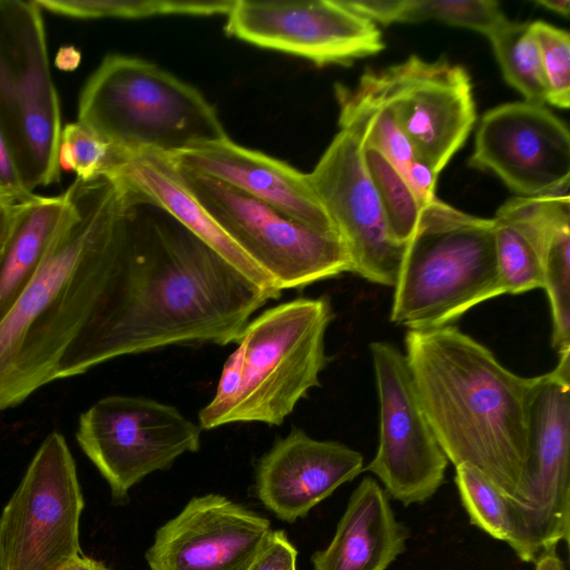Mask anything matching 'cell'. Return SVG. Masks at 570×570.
<instances>
[{
	"label": "cell",
	"mask_w": 570,
	"mask_h": 570,
	"mask_svg": "<svg viewBox=\"0 0 570 570\" xmlns=\"http://www.w3.org/2000/svg\"><path fill=\"white\" fill-rule=\"evenodd\" d=\"M125 196L117 261L56 380L168 345L238 342L250 316L274 298L167 212Z\"/></svg>",
	"instance_id": "1"
},
{
	"label": "cell",
	"mask_w": 570,
	"mask_h": 570,
	"mask_svg": "<svg viewBox=\"0 0 570 570\" xmlns=\"http://www.w3.org/2000/svg\"><path fill=\"white\" fill-rule=\"evenodd\" d=\"M69 213L42 266L0 323V411L56 380L121 248L127 199L104 176L65 190Z\"/></svg>",
	"instance_id": "2"
},
{
	"label": "cell",
	"mask_w": 570,
	"mask_h": 570,
	"mask_svg": "<svg viewBox=\"0 0 570 570\" xmlns=\"http://www.w3.org/2000/svg\"><path fill=\"white\" fill-rule=\"evenodd\" d=\"M404 354L449 462L476 469L513 505H522L530 407L541 375L511 372L454 325L407 331Z\"/></svg>",
	"instance_id": "3"
},
{
	"label": "cell",
	"mask_w": 570,
	"mask_h": 570,
	"mask_svg": "<svg viewBox=\"0 0 570 570\" xmlns=\"http://www.w3.org/2000/svg\"><path fill=\"white\" fill-rule=\"evenodd\" d=\"M394 288L391 321L409 331L452 325L502 295L493 218L466 214L438 197L426 204Z\"/></svg>",
	"instance_id": "4"
},
{
	"label": "cell",
	"mask_w": 570,
	"mask_h": 570,
	"mask_svg": "<svg viewBox=\"0 0 570 570\" xmlns=\"http://www.w3.org/2000/svg\"><path fill=\"white\" fill-rule=\"evenodd\" d=\"M78 121L117 149L173 155L227 138L215 108L157 65L109 55L85 83Z\"/></svg>",
	"instance_id": "5"
},
{
	"label": "cell",
	"mask_w": 570,
	"mask_h": 570,
	"mask_svg": "<svg viewBox=\"0 0 570 570\" xmlns=\"http://www.w3.org/2000/svg\"><path fill=\"white\" fill-rule=\"evenodd\" d=\"M332 317L327 298L302 297L249 321L238 340L244 348L240 384L218 426L281 425L298 401L320 386L328 362L325 333Z\"/></svg>",
	"instance_id": "6"
},
{
	"label": "cell",
	"mask_w": 570,
	"mask_h": 570,
	"mask_svg": "<svg viewBox=\"0 0 570 570\" xmlns=\"http://www.w3.org/2000/svg\"><path fill=\"white\" fill-rule=\"evenodd\" d=\"M0 130L30 193L59 181L60 104L35 0H0Z\"/></svg>",
	"instance_id": "7"
},
{
	"label": "cell",
	"mask_w": 570,
	"mask_h": 570,
	"mask_svg": "<svg viewBox=\"0 0 570 570\" xmlns=\"http://www.w3.org/2000/svg\"><path fill=\"white\" fill-rule=\"evenodd\" d=\"M178 170L188 190L281 292L351 272L338 235L298 223L215 178Z\"/></svg>",
	"instance_id": "8"
},
{
	"label": "cell",
	"mask_w": 570,
	"mask_h": 570,
	"mask_svg": "<svg viewBox=\"0 0 570 570\" xmlns=\"http://www.w3.org/2000/svg\"><path fill=\"white\" fill-rule=\"evenodd\" d=\"M82 509L73 458L52 432L0 515V570H62L81 556Z\"/></svg>",
	"instance_id": "9"
},
{
	"label": "cell",
	"mask_w": 570,
	"mask_h": 570,
	"mask_svg": "<svg viewBox=\"0 0 570 570\" xmlns=\"http://www.w3.org/2000/svg\"><path fill=\"white\" fill-rule=\"evenodd\" d=\"M200 430L175 406L151 399L111 395L81 414L76 438L108 482L112 498L121 501L148 474L168 469L185 453L198 451Z\"/></svg>",
	"instance_id": "10"
},
{
	"label": "cell",
	"mask_w": 570,
	"mask_h": 570,
	"mask_svg": "<svg viewBox=\"0 0 570 570\" xmlns=\"http://www.w3.org/2000/svg\"><path fill=\"white\" fill-rule=\"evenodd\" d=\"M358 83L392 108L416 159L438 176L476 120L466 70L445 59L426 61L413 55L384 70L365 72Z\"/></svg>",
	"instance_id": "11"
},
{
	"label": "cell",
	"mask_w": 570,
	"mask_h": 570,
	"mask_svg": "<svg viewBox=\"0 0 570 570\" xmlns=\"http://www.w3.org/2000/svg\"><path fill=\"white\" fill-rule=\"evenodd\" d=\"M570 352L541 375L529 415L527 501L513 505L523 561L570 535Z\"/></svg>",
	"instance_id": "12"
},
{
	"label": "cell",
	"mask_w": 570,
	"mask_h": 570,
	"mask_svg": "<svg viewBox=\"0 0 570 570\" xmlns=\"http://www.w3.org/2000/svg\"><path fill=\"white\" fill-rule=\"evenodd\" d=\"M380 401L379 448L366 471L405 507L423 503L444 481L449 460L420 404L404 353L370 345Z\"/></svg>",
	"instance_id": "13"
},
{
	"label": "cell",
	"mask_w": 570,
	"mask_h": 570,
	"mask_svg": "<svg viewBox=\"0 0 570 570\" xmlns=\"http://www.w3.org/2000/svg\"><path fill=\"white\" fill-rule=\"evenodd\" d=\"M351 261V273L395 286L406 244L395 240L363 160L361 138L341 129L307 174Z\"/></svg>",
	"instance_id": "14"
},
{
	"label": "cell",
	"mask_w": 570,
	"mask_h": 570,
	"mask_svg": "<svg viewBox=\"0 0 570 570\" xmlns=\"http://www.w3.org/2000/svg\"><path fill=\"white\" fill-rule=\"evenodd\" d=\"M226 16L228 35L318 66L351 65L385 47L377 26L343 0H235Z\"/></svg>",
	"instance_id": "15"
},
{
	"label": "cell",
	"mask_w": 570,
	"mask_h": 570,
	"mask_svg": "<svg viewBox=\"0 0 570 570\" xmlns=\"http://www.w3.org/2000/svg\"><path fill=\"white\" fill-rule=\"evenodd\" d=\"M469 164L494 174L522 197L568 193V127L544 105H499L482 116Z\"/></svg>",
	"instance_id": "16"
},
{
	"label": "cell",
	"mask_w": 570,
	"mask_h": 570,
	"mask_svg": "<svg viewBox=\"0 0 570 570\" xmlns=\"http://www.w3.org/2000/svg\"><path fill=\"white\" fill-rule=\"evenodd\" d=\"M271 531L226 497H195L156 531L146 560L151 570H246Z\"/></svg>",
	"instance_id": "17"
},
{
	"label": "cell",
	"mask_w": 570,
	"mask_h": 570,
	"mask_svg": "<svg viewBox=\"0 0 570 570\" xmlns=\"http://www.w3.org/2000/svg\"><path fill=\"white\" fill-rule=\"evenodd\" d=\"M363 469L360 452L293 428L259 461L256 491L278 519L295 522Z\"/></svg>",
	"instance_id": "18"
},
{
	"label": "cell",
	"mask_w": 570,
	"mask_h": 570,
	"mask_svg": "<svg viewBox=\"0 0 570 570\" xmlns=\"http://www.w3.org/2000/svg\"><path fill=\"white\" fill-rule=\"evenodd\" d=\"M180 168L215 178L316 230L337 234L307 174L228 137L169 155Z\"/></svg>",
	"instance_id": "19"
},
{
	"label": "cell",
	"mask_w": 570,
	"mask_h": 570,
	"mask_svg": "<svg viewBox=\"0 0 570 570\" xmlns=\"http://www.w3.org/2000/svg\"><path fill=\"white\" fill-rule=\"evenodd\" d=\"M101 176L131 198L164 209L274 298L281 295L273 279L233 242L188 190L169 155L154 150H121Z\"/></svg>",
	"instance_id": "20"
},
{
	"label": "cell",
	"mask_w": 570,
	"mask_h": 570,
	"mask_svg": "<svg viewBox=\"0 0 570 570\" xmlns=\"http://www.w3.org/2000/svg\"><path fill=\"white\" fill-rule=\"evenodd\" d=\"M407 538L386 492L366 476L351 494L330 544L312 556L313 569L386 570L404 552Z\"/></svg>",
	"instance_id": "21"
},
{
	"label": "cell",
	"mask_w": 570,
	"mask_h": 570,
	"mask_svg": "<svg viewBox=\"0 0 570 570\" xmlns=\"http://www.w3.org/2000/svg\"><path fill=\"white\" fill-rule=\"evenodd\" d=\"M70 209L63 191L17 203L0 256V323L35 278Z\"/></svg>",
	"instance_id": "22"
},
{
	"label": "cell",
	"mask_w": 570,
	"mask_h": 570,
	"mask_svg": "<svg viewBox=\"0 0 570 570\" xmlns=\"http://www.w3.org/2000/svg\"><path fill=\"white\" fill-rule=\"evenodd\" d=\"M487 38L505 81L525 101L544 105L547 85L531 22H514L507 18Z\"/></svg>",
	"instance_id": "23"
},
{
	"label": "cell",
	"mask_w": 570,
	"mask_h": 570,
	"mask_svg": "<svg viewBox=\"0 0 570 570\" xmlns=\"http://www.w3.org/2000/svg\"><path fill=\"white\" fill-rule=\"evenodd\" d=\"M455 483L471 524L507 542L522 560L523 546L513 503L484 474L470 465L455 466Z\"/></svg>",
	"instance_id": "24"
},
{
	"label": "cell",
	"mask_w": 570,
	"mask_h": 570,
	"mask_svg": "<svg viewBox=\"0 0 570 570\" xmlns=\"http://www.w3.org/2000/svg\"><path fill=\"white\" fill-rule=\"evenodd\" d=\"M494 220V245L502 294L542 288V252L524 228L499 217Z\"/></svg>",
	"instance_id": "25"
},
{
	"label": "cell",
	"mask_w": 570,
	"mask_h": 570,
	"mask_svg": "<svg viewBox=\"0 0 570 570\" xmlns=\"http://www.w3.org/2000/svg\"><path fill=\"white\" fill-rule=\"evenodd\" d=\"M363 160L393 238L406 244L421 216L420 203L403 176L376 148L363 145Z\"/></svg>",
	"instance_id": "26"
},
{
	"label": "cell",
	"mask_w": 570,
	"mask_h": 570,
	"mask_svg": "<svg viewBox=\"0 0 570 570\" xmlns=\"http://www.w3.org/2000/svg\"><path fill=\"white\" fill-rule=\"evenodd\" d=\"M542 265V288L552 317V345L560 355L570 352V226L550 239Z\"/></svg>",
	"instance_id": "27"
},
{
	"label": "cell",
	"mask_w": 570,
	"mask_h": 570,
	"mask_svg": "<svg viewBox=\"0 0 570 570\" xmlns=\"http://www.w3.org/2000/svg\"><path fill=\"white\" fill-rule=\"evenodd\" d=\"M41 10L79 19L199 16V1L179 0H35Z\"/></svg>",
	"instance_id": "28"
},
{
	"label": "cell",
	"mask_w": 570,
	"mask_h": 570,
	"mask_svg": "<svg viewBox=\"0 0 570 570\" xmlns=\"http://www.w3.org/2000/svg\"><path fill=\"white\" fill-rule=\"evenodd\" d=\"M504 19L494 0H404L400 22L435 20L487 37Z\"/></svg>",
	"instance_id": "29"
},
{
	"label": "cell",
	"mask_w": 570,
	"mask_h": 570,
	"mask_svg": "<svg viewBox=\"0 0 570 570\" xmlns=\"http://www.w3.org/2000/svg\"><path fill=\"white\" fill-rule=\"evenodd\" d=\"M116 155L115 147L78 120L62 127L59 164L61 168L73 170L78 179L101 176Z\"/></svg>",
	"instance_id": "30"
},
{
	"label": "cell",
	"mask_w": 570,
	"mask_h": 570,
	"mask_svg": "<svg viewBox=\"0 0 570 570\" xmlns=\"http://www.w3.org/2000/svg\"><path fill=\"white\" fill-rule=\"evenodd\" d=\"M539 46L547 102L561 109L570 107V35L544 21L531 22Z\"/></svg>",
	"instance_id": "31"
},
{
	"label": "cell",
	"mask_w": 570,
	"mask_h": 570,
	"mask_svg": "<svg viewBox=\"0 0 570 570\" xmlns=\"http://www.w3.org/2000/svg\"><path fill=\"white\" fill-rule=\"evenodd\" d=\"M297 550L283 530H272L246 570H296Z\"/></svg>",
	"instance_id": "32"
},
{
	"label": "cell",
	"mask_w": 570,
	"mask_h": 570,
	"mask_svg": "<svg viewBox=\"0 0 570 570\" xmlns=\"http://www.w3.org/2000/svg\"><path fill=\"white\" fill-rule=\"evenodd\" d=\"M32 195L33 193L26 188L16 159L0 130V198L21 203Z\"/></svg>",
	"instance_id": "33"
},
{
	"label": "cell",
	"mask_w": 570,
	"mask_h": 570,
	"mask_svg": "<svg viewBox=\"0 0 570 570\" xmlns=\"http://www.w3.org/2000/svg\"><path fill=\"white\" fill-rule=\"evenodd\" d=\"M355 13L373 23L389 26L400 22L404 0H343Z\"/></svg>",
	"instance_id": "34"
},
{
	"label": "cell",
	"mask_w": 570,
	"mask_h": 570,
	"mask_svg": "<svg viewBox=\"0 0 570 570\" xmlns=\"http://www.w3.org/2000/svg\"><path fill=\"white\" fill-rule=\"evenodd\" d=\"M16 204L14 202L0 198V256L9 234Z\"/></svg>",
	"instance_id": "35"
},
{
	"label": "cell",
	"mask_w": 570,
	"mask_h": 570,
	"mask_svg": "<svg viewBox=\"0 0 570 570\" xmlns=\"http://www.w3.org/2000/svg\"><path fill=\"white\" fill-rule=\"evenodd\" d=\"M534 563V570H564L562 560L557 554L556 549L541 553Z\"/></svg>",
	"instance_id": "36"
},
{
	"label": "cell",
	"mask_w": 570,
	"mask_h": 570,
	"mask_svg": "<svg viewBox=\"0 0 570 570\" xmlns=\"http://www.w3.org/2000/svg\"><path fill=\"white\" fill-rule=\"evenodd\" d=\"M62 570H109L104 563L89 557L79 556Z\"/></svg>",
	"instance_id": "37"
},
{
	"label": "cell",
	"mask_w": 570,
	"mask_h": 570,
	"mask_svg": "<svg viewBox=\"0 0 570 570\" xmlns=\"http://www.w3.org/2000/svg\"><path fill=\"white\" fill-rule=\"evenodd\" d=\"M537 4L557 14L568 18L570 13L569 0H537Z\"/></svg>",
	"instance_id": "38"
}]
</instances>
